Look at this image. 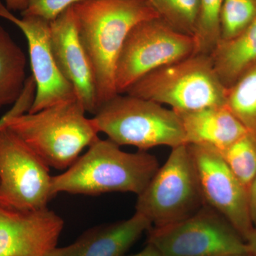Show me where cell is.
Here are the masks:
<instances>
[{
	"label": "cell",
	"instance_id": "obj_1",
	"mask_svg": "<svg viewBox=\"0 0 256 256\" xmlns=\"http://www.w3.org/2000/svg\"><path fill=\"white\" fill-rule=\"evenodd\" d=\"M72 8L94 70L100 109L118 95L116 67L130 32L160 14L149 0H82Z\"/></svg>",
	"mask_w": 256,
	"mask_h": 256
},
{
	"label": "cell",
	"instance_id": "obj_2",
	"mask_svg": "<svg viewBox=\"0 0 256 256\" xmlns=\"http://www.w3.org/2000/svg\"><path fill=\"white\" fill-rule=\"evenodd\" d=\"M110 140L98 139L62 174L52 176L58 194L98 196L111 192L140 194L160 166L146 151L126 152Z\"/></svg>",
	"mask_w": 256,
	"mask_h": 256
},
{
	"label": "cell",
	"instance_id": "obj_3",
	"mask_svg": "<svg viewBox=\"0 0 256 256\" xmlns=\"http://www.w3.org/2000/svg\"><path fill=\"white\" fill-rule=\"evenodd\" d=\"M86 114L78 100L68 101L21 114L9 128L50 168L65 170L99 139L100 132Z\"/></svg>",
	"mask_w": 256,
	"mask_h": 256
},
{
	"label": "cell",
	"instance_id": "obj_4",
	"mask_svg": "<svg viewBox=\"0 0 256 256\" xmlns=\"http://www.w3.org/2000/svg\"><path fill=\"white\" fill-rule=\"evenodd\" d=\"M226 92L210 56L196 54L146 74L126 94L184 114L226 106Z\"/></svg>",
	"mask_w": 256,
	"mask_h": 256
},
{
	"label": "cell",
	"instance_id": "obj_5",
	"mask_svg": "<svg viewBox=\"0 0 256 256\" xmlns=\"http://www.w3.org/2000/svg\"><path fill=\"white\" fill-rule=\"evenodd\" d=\"M92 119L99 132L119 146L146 151L186 144L181 118L175 111L128 94H118L101 106Z\"/></svg>",
	"mask_w": 256,
	"mask_h": 256
},
{
	"label": "cell",
	"instance_id": "obj_6",
	"mask_svg": "<svg viewBox=\"0 0 256 256\" xmlns=\"http://www.w3.org/2000/svg\"><path fill=\"white\" fill-rule=\"evenodd\" d=\"M204 204L194 161L184 144L173 148L166 163L138 195L136 213L152 228H164L194 214Z\"/></svg>",
	"mask_w": 256,
	"mask_h": 256
},
{
	"label": "cell",
	"instance_id": "obj_7",
	"mask_svg": "<svg viewBox=\"0 0 256 256\" xmlns=\"http://www.w3.org/2000/svg\"><path fill=\"white\" fill-rule=\"evenodd\" d=\"M196 54L194 37L176 31L161 18L142 22L130 32L118 60V94H126L134 82L156 69Z\"/></svg>",
	"mask_w": 256,
	"mask_h": 256
},
{
	"label": "cell",
	"instance_id": "obj_8",
	"mask_svg": "<svg viewBox=\"0 0 256 256\" xmlns=\"http://www.w3.org/2000/svg\"><path fill=\"white\" fill-rule=\"evenodd\" d=\"M148 244L161 256L249 255L246 242L213 208L202 207L178 223L152 228Z\"/></svg>",
	"mask_w": 256,
	"mask_h": 256
},
{
	"label": "cell",
	"instance_id": "obj_9",
	"mask_svg": "<svg viewBox=\"0 0 256 256\" xmlns=\"http://www.w3.org/2000/svg\"><path fill=\"white\" fill-rule=\"evenodd\" d=\"M54 197L50 166L9 126L0 130V204L40 210Z\"/></svg>",
	"mask_w": 256,
	"mask_h": 256
},
{
	"label": "cell",
	"instance_id": "obj_10",
	"mask_svg": "<svg viewBox=\"0 0 256 256\" xmlns=\"http://www.w3.org/2000/svg\"><path fill=\"white\" fill-rule=\"evenodd\" d=\"M196 166L204 200L244 239L254 230L248 191L213 148L188 144Z\"/></svg>",
	"mask_w": 256,
	"mask_h": 256
},
{
	"label": "cell",
	"instance_id": "obj_11",
	"mask_svg": "<svg viewBox=\"0 0 256 256\" xmlns=\"http://www.w3.org/2000/svg\"><path fill=\"white\" fill-rule=\"evenodd\" d=\"M0 18L18 26L26 37L32 77L36 90L30 114L77 100L73 86L65 78L56 60L50 42V22L34 16L20 18L0 1Z\"/></svg>",
	"mask_w": 256,
	"mask_h": 256
},
{
	"label": "cell",
	"instance_id": "obj_12",
	"mask_svg": "<svg viewBox=\"0 0 256 256\" xmlns=\"http://www.w3.org/2000/svg\"><path fill=\"white\" fill-rule=\"evenodd\" d=\"M64 228L62 217L48 208L22 210L0 204V256H46Z\"/></svg>",
	"mask_w": 256,
	"mask_h": 256
},
{
	"label": "cell",
	"instance_id": "obj_13",
	"mask_svg": "<svg viewBox=\"0 0 256 256\" xmlns=\"http://www.w3.org/2000/svg\"><path fill=\"white\" fill-rule=\"evenodd\" d=\"M50 42L58 68L73 86L77 100L86 112L98 111L92 64L79 36L72 8L50 22Z\"/></svg>",
	"mask_w": 256,
	"mask_h": 256
},
{
	"label": "cell",
	"instance_id": "obj_14",
	"mask_svg": "<svg viewBox=\"0 0 256 256\" xmlns=\"http://www.w3.org/2000/svg\"><path fill=\"white\" fill-rule=\"evenodd\" d=\"M152 228L142 216L88 229L73 244L56 247L46 256H124L146 232Z\"/></svg>",
	"mask_w": 256,
	"mask_h": 256
},
{
	"label": "cell",
	"instance_id": "obj_15",
	"mask_svg": "<svg viewBox=\"0 0 256 256\" xmlns=\"http://www.w3.org/2000/svg\"><path fill=\"white\" fill-rule=\"evenodd\" d=\"M178 114L188 146H207L222 152L250 132L226 106Z\"/></svg>",
	"mask_w": 256,
	"mask_h": 256
},
{
	"label": "cell",
	"instance_id": "obj_16",
	"mask_svg": "<svg viewBox=\"0 0 256 256\" xmlns=\"http://www.w3.org/2000/svg\"><path fill=\"white\" fill-rule=\"evenodd\" d=\"M220 80L228 88L256 62V18L240 34L218 42L210 55Z\"/></svg>",
	"mask_w": 256,
	"mask_h": 256
},
{
	"label": "cell",
	"instance_id": "obj_17",
	"mask_svg": "<svg viewBox=\"0 0 256 256\" xmlns=\"http://www.w3.org/2000/svg\"><path fill=\"white\" fill-rule=\"evenodd\" d=\"M26 55L0 26V110L13 106L24 92L26 80Z\"/></svg>",
	"mask_w": 256,
	"mask_h": 256
},
{
	"label": "cell",
	"instance_id": "obj_18",
	"mask_svg": "<svg viewBox=\"0 0 256 256\" xmlns=\"http://www.w3.org/2000/svg\"><path fill=\"white\" fill-rule=\"evenodd\" d=\"M226 106L249 132L256 134V62L227 88Z\"/></svg>",
	"mask_w": 256,
	"mask_h": 256
},
{
	"label": "cell",
	"instance_id": "obj_19",
	"mask_svg": "<svg viewBox=\"0 0 256 256\" xmlns=\"http://www.w3.org/2000/svg\"><path fill=\"white\" fill-rule=\"evenodd\" d=\"M218 152L248 191L256 178V134L249 132L227 149Z\"/></svg>",
	"mask_w": 256,
	"mask_h": 256
},
{
	"label": "cell",
	"instance_id": "obj_20",
	"mask_svg": "<svg viewBox=\"0 0 256 256\" xmlns=\"http://www.w3.org/2000/svg\"><path fill=\"white\" fill-rule=\"evenodd\" d=\"M160 18L175 30L194 37L200 0H152Z\"/></svg>",
	"mask_w": 256,
	"mask_h": 256
},
{
	"label": "cell",
	"instance_id": "obj_21",
	"mask_svg": "<svg viewBox=\"0 0 256 256\" xmlns=\"http://www.w3.org/2000/svg\"><path fill=\"white\" fill-rule=\"evenodd\" d=\"M224 0H200L196 34L197 54L212 53L220 40V12Z\"/></svg>",
	"mask_w": 256,
	"mask_h": 256
},
{
	"label": "cell",
	"instance_id": "obj_22",
	"mask_svg": "<svg viewBox=\"0 0 256 256\" xmlns=\"http://www.w3.org/2000/svg\"><path fill=\"white\" fill-rule=\"evenodd\" d=\"M256 18V0H224L220 12V40L235 38Z\"/></svg>",
	"mask_w": 256,
	"mask_h": 256
},
{
	"label": "cell",
	"instance_id": "obj_23",
	"mask_svg": "<svg viewBox=\"0 0 256 256\" xmlns=\"http://www.w3.org/2000/svg\"><path fill=\"white\" fill-rule=\"evenodd\" d=\"M82 0H28L22 16H34L48 22L58 18L66 10Z\"/></svg>",
	"mask_w": 256,
	"mask_h": 256
},
{
	"label": "cell",
	"instance_id": "obj_24",
	"mask_svg": "<svg viewBox=\"0 0 256 256\" xmlns=\"http://www.w3.org/2000/svg\"><path fill=\"white\" fill-rule=\"evenodd\" d=\"M36 90V84L33 77L30 76L26 80L24 89L20 98L9 111L0 118V130L8 127L10 122L18 116L30 112L34 100Z\"/></svg>",
	"mask_w": 256,
	"mask_h": 256
},
{
	"label": "cell",
	"instance_id": "obj_25",
	"mask_svg": "<svg viewBox=\"0 0 256 256\" xmlns=\"http://www.w3.org/2000/svg\"><path fill=\"white\" fill-rule=\"evenodd\" d=\"M249 210L254 228H256V178L248 190Z\"/></svg>",
	"mask_w": 256,
	"mask_h": 256
},
{
	"label": "cell",
	"instance_id": "obj_26",
	"mask_svg": "<svg viewBox=\"0 0 256 256\" xmlns=\"http://www.w3.org/2000/svg\"><path fill=\"white\" fill-rule=\"evenodd\" d=\"M5 6L10 11L23 12L28 8V0H4Z\"/></svg>",
	"mask_w": 256,
	"mask_h": 256
},
{
	"label": "cell",
	"instance_id": "obj_27",
	"mask_svg": "<svg viewBox=\"0 0 256 256\" xmlns=\"http://www.w3.org/2000/svg\"><path fill=\"white\" fill-rule=\"evenodd\" d=\"M246 242L248 248L249 255L256 256V228H254L252 233L249 234Z\"/></svg>",
	"mask_w": 256,
	"mask_h": 256
},
{
	"label": "cell",
	"instance_id": "obj_28",
	"mask_svg": "<svg viewBox=\"0 0 256 256\" xmlns=\"http://www.w3.org/2000/svg\"><path fill=\"white\" fill-rule=\"evenodd\" d=\"M129 256H161V255L156 248L148 244V246L140 252Z\"/></svg>",
	"mask_w": 256,
	"mask_h": 256
},
{
	"label": "cell",
	"instance_id": "obj_29",
	"mask_svg": "<svg viewBox=\"0 0 256 256\" xmlns=\"http://www.w3.org/2000/svg\"><path fill=\"white\" fill-rule=\"evenodd\" d=\"M250 256L246 255H246H235V256Z\"/></svg>",
	"mask_w": 256,
	"mask_h": 256
},
{
	"label": "cell",
	"instance_id": "obj_30",
	"mask_svg": "<svg viewBox=\"0 0 256 256\" xmlns=\"http://www.w3.org/2000/svg\"><path fill=\"white\" fill-rule=\"evenodd\" d=\"M149 1L152 3V0H149Z\"/></svg>",
	"mask_w": 256,
	"mask_h": 256
}]
</instances>
